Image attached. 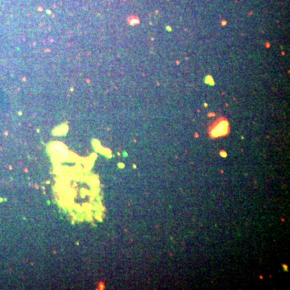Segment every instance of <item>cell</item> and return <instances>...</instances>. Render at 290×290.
Listing matches in <instances>:
<instances>
[{
  "instance_id": "6da1fadb",
  "label": "cell",
  "mask_w": 290,
  "mask_h": 290,
  "mask_svg": "<svg viewBox=\"0 0 290 290\" xmlns=\"http://www.w3.org/2000/svg\"><path fill=\"white\" fill-rule=\"evenodd\" d=\"M230 131L228 121L223 118L218 119L211 125L209 129V135L211 138H219V137L226 136Z\"/></svg>"
}]
</instances>
